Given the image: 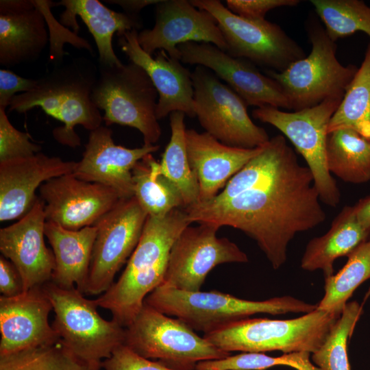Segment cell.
Instances as JSON below:
<instances>
[{
  "label": "cell",
  "mask_w": 370,
  "mask_h": 370,
  "mask_svg": "<svg viewBox=\"0 0 370 370\" xmlns=\"http://www.w3.org/2000/svg\"><path fill=\"white\" fill-rule=\"evenodd\" d=\"M310 170L299 163L280 134L270 138L215 197L184 210L191 223L242 231L278 269L286 261L294 236L325 220Z\"/></svg>",
  "instance_id": "obj_1"
},
{
  "label": "cell",
  "mask_w": 370,
  "mask_h": 370,
  "mask_svg": "<svg viewBox=\"0 0 370 370\" xmlns=\"http://www.w3.org/2000/svg\"><path fill=\"white\" fill-rule=\"evenodd\" d=\"M191 223L184 208L164 216H148L137 246L119 280L95 299L124 328L134 319L147 296L163 283L170 251L180 233Z\"/></svg>",
  "instance_id": "obj_2"
},
{
  "label": "cell",
  "mask_w": 370,
  "mask_h": 370,
  "mask_svg": "<svg viewBox=\"0 0 370 370\" xmlns=\"http://www.w3.org/2000/svg\"><path fill=\"white\" fill-rule=\"evenodd\" d=\"M98 73L95 64L86 57L73 58L66 63L54 65L52 70L37 79L32 90L16 95L8 111L24 113L39 106L63 123L52 131L57 142L72 148L80 146L81 139L75 127L80 125L92 131L103 121L100 110L91 99Z\"/></svg>",
  "instance_id": "obj_3"
},
{
  "label": "cell",
  "mask_w": 370,
  "mask_h": 370,
  "mask_svg": "<svg viewBox=\"0 0 370 370\" xmlns=\"http://www.w3.org/2000/svg\"><path fill=\"white\" fill-rule=\"evenodd\" d=\"M145 303L204 334L256 314H307L317 307L289 295L254 301L216 290L185 291L163 285L149 293Z\"/></svg>",
  "instance_id": "obj_4"
},
{
  "label": "cell",
  "mask_w": 370,
  "mask_h": 370,
  "mask_svg": "<svg viewBox=\"0 0 370 370\" xmlns=\"http://www.w3.org/2000/svg\"><path fill=\"white\" fill-rule=\"evenodd\" d=\"M341 314L315 309L292 319L245 318L227 324L204 337L227 352L280 351L284 354L316 352Z\"/></svg>",
  "instance_id": "obj_5"
},
{
  "label": "cell",
  "mask_w": 370,
  "mask_h": 370,
  "mask_svg": "<svg viewBox=\"0 0 370 370\" xmlns=\"http://www.w3.org/2000/svg\"><path fill=\"white\" fill-rule=\"evenodd\" d=\"M55 313L51 325L61 343L91 370L124 345L125 328L103 319L94 300L76 288L64 289L51 282L42 286Z\"/></svg>",
  "instance_id": "obj_6"
},
{
  "label": "cell",
  "mask_w": 370,
  "mask_h": 370,
  "mask_svg": "<svg viewBox=\"0 0 370 370\" xmlns=\"http://www.w3.org/2000/svg\"><path fill=\"white\" fill-rule=\"evenodd\" d=\"M91 99L104 111L103 121L138 130L144 145H155L161 136L156 116L158 93L145 71L132 62L121 65L99 64Z\"/></svg>",
  "instance_id": "obj_7"
},
{
  "label": "cell",
  "mask_w": 370,
  "mask_h": 370,
  "mask_svg": "<svg viewBox=\"0 0 370 370\" xmlns=\"http://www.w3.org/2000/svg\"><path fill=\"white\" fill-rule=\"evenodd\" d=\"M312 49L308 56L282 72L265 73L281 87L294 111L315 106L328 99H343L358 68L343 65L336 58V45L319 23L308 29Z\"/></svg>",
  "instance_id": "obj_8"
},
{
  "label": "cell",
  "mask_w": 370,
  "mask_h": 370,
  "mask_svg": "<svg viewBox=\"0 0 370 370\" xmlns=\"http://www.w3.org/2000/svg\"><path fill=\"white\" fill-rule=\"evenodd\" d=\"M124 345L147 359L174 370H195L197 363L231 355L196 334L178 318L144 303L125 328Z\"/></svg>",
  "instance_id": "obj_9"
},
{
  "label": "cell",
  "mask_w": 370,
  "mask_h": 370,
  "mask_svg": "<svg viewBox=\"0 0 370 370\" xmlns=\"http://www.w3.org/2000/svg\"><path fill=\"white\" fill-rule=\"evenodd\" d=\"M341 100L328 99L292 112L270 106L257 108L252 112L255 119L274 126L292 143L313 175L320 200L331 207L340 203L341 193L327 166L328 129Z\"/></svg>",
  "instance_id": "obj_10"
},
{
  "label": "cell",
  "mask_w": 370,
  "mask_h": 370,
  "mask_svg": "<svg viewBox=\"0 0 370 370\" xmlns=\"http://www.w3.org/2000/svg\"><path fill=\"white\" fill-rule=\"evenodd\" d=\"M190 1L215 18L226 43L225 52L232 57L282 72L306 56L302 47L278 24L241 17L219 0Z\"/></svg>",
  "instance_id": "obj_11"
},
{
  "label": "cell",
  "mask_w": 370,
  "mask_h": 370,
  "mask_svg": "<svg viewBox=\"0 0 370 370\" xmlns=\"http://www.w3.org/2000/svg\"><path fill=\"white\" fill-rule=\"evenodd\" d=\"M195 116L206 132L231 147L253 149L269 140L256 125L245 101L208 69L197 66L191 73Z\"/></svg>",
  "instance_id": "obj_12"
},
{
  "label": "cell",
  "mask_w": 370,
  "mask_h": 370,
  "mask_svg": "<svg viewBox=\"0 0 370 370\" xmlns=\"http://www.w3.org/2000/svg\"><path fill=\"white\" fill-rule=\"evenodd\" d=\"M148 215L135 197L121 199L94 225L97 229L84 294L106 292L127 262L141 236Z\"/></svg>",
  "instance_id": "obj_13"
},
{
  "label": "cell",
  "mask_w": 370,
  "mask_h": 370,
  "mask_svg": "<svg viewBox=\"0 0 370 370\" xmlns=\"http://www.w3.org/2000/svg\"><path fill=\"white\" fill-rule=\"evenodd\" d=\"M219 227L208 223L188 225L173 245L162 285L185 291H199L209 272L219 264L245 263L247 254Z\"/></svg>",
  "instance_id": "obj_14"
},
{
  "label": "cell",
  "mask_w": 370,
  "mask_h": 370,
  "mask_svg": "<svg viewBox=\"0 0 370 370\" xmlns=\"http://www.w3.org/2000/svg\"><path fill=\"white\" fill-rule=\"evenodd\" d=\"M137 38L147 53L163 50L178 60V45L189 42L210 43L226 51L225 39L215 18L187 0H160L156 4L153 27L139 32Z\"/></svg>",
  "instance_id": "obj_15"
},
{
  "label": "cell",
  "mask_w": 370,
  "mask_h": 370,
  "mask_svg": "<svg viewBox=\"0 0 370 370\" xmlns=\"http://www.w3.org/2000/svg\"><path fill=\"white\" fill-rule=\"evenodd\" d=\"M182 62L204 66L223 81L247 103L289 109L280 85L256 65L234 58L210 43L189 42L177 47Z\"/></svg>",
  "instance_id": "obj_16"
},
{
  "label": "cell",
  "mask_w": 370,
  "mask_h": 370,
  "mask_svg": "<svg viewBox=\"0 0 370 370\" xmlns=\"http://www.w3.org/2000/svg\"><path fill=\"white\" fill-rule=\"evenodd\" d=\"M39 193L46 221L71 230L93 226L123 199L112 188L82 180L73 173L44 182Z\"/></svg>",
  "instance_id": "obj_17"
},
{
  "label": "cell",
  "mask_w": 370,
  "mask_h": 370,
  "mask_svg": "<svg viewBox=\"0 0 370 370\" xmlns=\"http://www.w3.org/2000/svg\"><path fill=\"white\" fill-rule=\"evenodd\" d=\"M45 204L37 197L33 206L16 223L0 230V251L19 272L24 291L40 287L51 280L55 269L53 251L45 245Z\"/></svg>",
  "instance_id": "obj_18"
},
{
  "label": "cell",
  "mask_w": 370,
  "mask_h": 370,
  "mask_svg": "<svg viewBox=\"0 0 370 370\" xmlns=\"http://www.w3.org/2000/svg\"><path fill=\"white\" fill-rule=\"evenodd\" d=\"M158 145L130 149L116 145L112 131L100 126L90 131L82 159L73 174L77 178L114 190L123 199L134 197L132 170L145 156L157 151Z\"/></svg>",
  "instance_id": "obj_19"
},
{
  "label": "cell",
  "mask_w": 370,
  "mask_h": 370,
  "mask_svg": "<svg viewBox=\"0 0 370 370\" xmlns=\"http://www.w3.org/2000/svg\"><path fill=\"white\" fill-rule=\"evenodd\" d=\"M138 30L133 29L117 35V43L130 62L145 71L156 88L157 119H164L175 111L195 117L191 73L180 60L171 58L163 50L158 51L155 57L145 52L138 43Z\"/></svg>",
  "instance_id": "obj_20"
},
{
  "label": "cell",
  "mask_w": 370,
  "mask_h": 370,
  "mask_svg": "<svg viewBox=\"0 0 370 370\" xmlns=\"http://www.w3.org/2000/svg\"><path fill=\"white\" fill-rule=\"evenodd\" d=\"M52 304L43 287L0 296V356L53 343L59 340L49 314Z\"/></svg>",
  "instance_id": "obj_21"
},
{
  "label": "cell",
  "mask_w": 370,
  "mask_h": 370,
  "mask_svg": "<svg viewBox=\"0 0 370 370\" xmlns=\"http://www.w3.org/2000/svg\"><path fill=\"white\" fill-rule=\"evenodd\" d=\"M77 163L41 152L0 162V221L23 217L37 199L36 189L49 180L73 173Z\"/></svg>",
  "instance_id": "obj_22"
},
{
  "label": "cell",
  "mask_w": 370,
  "mask_h": 370,
  "mask_svg": "<svg viewBox=\"0 0 370 370\" xmlns=\"http://www.w3.org/2000/svg\"><path fill=\"white\" fill-rule=\"evenodd\" d=\"M49 42L46 18L36 0L0 1V64L32 63Z\"/></svg>",
  "instance_id": "obj_23"
},
{
  "label": "cell",
  "mask_w": 370,
  "mask_h": 370,
  "mask_svg": "<svg viewBox=\"0 0 370 370\" xmlns=\"http://www.w3.org/2000/svg\"><path fill=\"white\" fill-rule=\"evenodd\" d=\"M186 139L189 163L199 184V201L215 197L263 147L228 146L207 132L199 133L193 129L186 130Z\"/></svg>",
  "instance_id": "obj_24"
},
{
  "label": "cell",
  "mask_w": 370,
  "mask_h": 370,
  "mask_svg": "<svg viewBox=\"0 0 370 370\" xmlns=\"http://www.w3.org/2000/svg\"><path fill=\"white\" fill-rule=\"evenodd\" d=\"M63 5L65 10L60 15L62 25L71 27L76 34L79 26V16L92 35L99 53V64L107 66L123 63L112 47V38L133 29H140L143 25L138 15L118 12L106 7L98 0H62L56 6Z\"/></svg>",
  "instance_id": "obj_25"
},
{
  "label": "cell",
  "mask_w": 370,
  "mask_h": 370,
  "mask_svg": "<svg viewBox=\"0 0 370 370\" xmlns=\"http://www.w3.org/2000/svg\"><path fill=\"white\" fill-rule=\"evenodd\" d=\"M96 234L94 225L71 230L46 221L45 235L55 258L51 282L64 289L76 288L84 294Z\"/></svg>",
  "instance_id": "obj_26"
},
{
  "label": "cell",
  "mask_w": 370,
  "mask_h": 370,
  "mask_svg": "<svg viewBox=\"0 0 370 370\" xmlns=\"http://www.w3.org/2000/svg\"><path fill=\"white\" fill-rule=\"evenodd\" d=\"M369 236L370 229L359 223L354 206H346L324 235L311 239L307 244L301 267L308 271L321 270L325 278L329 277L334 274L336 259L347 256Z\"/></svg>",
  "instance_id": "obj_27"
},
{
  "label": "cell",
  "mask_w": 370,
  "mask_h": 370,
  "mask_svg": "<svg viewBox=\"0 0 370 370\" xmlns=\"http://www.w3.org/2000/svg\"><path fill=\"white\" fill-rule=\"evenodd\" d=\"M326 162L330 173L344 182L362 184L370 180V139L351 129L328 134Z\"/></svg>",
  "instance_id": "obj_28"
},
{
  "label": "cell",
  "mask_w": 370,
  "mask_h": 370,
  "mask_svg": "<svg viewBox=\"0 0 370 370\" xmlns=\"http://www.w3.org/2000/svg\"><path fill=\"white\" fill-rule=\"evenodd\" d=\"M134 196L148 216L161 217L184 208L177 187L160 171L151 153L139 160L132 170Z\"/></svg>",
  "instance_id": "obj_29"
},
{
  "label": "cell",
  "mask_w": 370,
  "mask_h": 370,
  "mask_svg": "<svg viewBox=\"0 0 370 370\" xmlns=\"http://www.w3.org/2000/svg\"><path fill=\"white\" fill-rule=\"evenodd\" d=\"M169 115L171 136L160 162V171L179 190L185 208L199 201V184L188 158L185 114L175 111Z\"/></svg>",
  "instance_id": "obj_30"
},
{
  "label": "cell",
  "mask_w": 370,
  "mask_h": 370,
  "mask_svg": "<svg viewBox=\"0 0 370 370\" xmlns=\"http://www.w3.org/2000/svg\"><path fill=\"white\" fill-rule=\"evenodd\" d=\"M351 129L370 139V42L364 60L332 115L328 134Z\"/></svg>",
  "instance_id": "obj_31"
},
{
  "label": "cell",
  "mask_w": 370,
  "mask_h": 370,
  "mask_svg": "<svg viewBox=\"0 0 370 370\" xmlns=\"http://www.w3.org/2000/svg\"><path fill=\"white\" fill-rule=\"evenodd\" d=\"M347 258L342 269L325 278L324 296L317 309L341 314L356 288L370 279V239L358 245Z\"/></svg>",
  "instance_id": "obj_32"
},
{
  "label": "cell",
  "mask_w": 370,
  "mask_h": 370,
  "mask_svg": "<svg viewBox=\"0 0 370 370\" xmlns=\"http://www.w3.org/2000/svg\"><path fill=\"white\" fill-rule=\"evenodd\" d=\"M330 38L336 42L357 32L370 38V6L360 0H311Z\"/></svg>",
  "instance_id": "obj_33"
},
{
  "label": "cell",
  "mask_w": 370,
  "mask_h": 370,
  "mask_svg": "<svg viewBox=\"0 0 370 370\" xmlns=\"http://www.w3.org/2000/svg\"><path fill=\"white\" fill-rule=\"evenodd\" d=\"M0 370H91L60 340L0 356Z\"/></svg>",
  "instance_id": "obj_34"
},
{
  "label": "cell",
  "mask_w": 370,
  "mask_h": 370,
  "mask_svg": "<svg viewBox=\"0 0 370 370\" xmlns=\"http://www.w3.org/2000/svg\"><path fill=\"white\" fill-rule=\"evenodd\" d=\"M362 312L357 301L347 302L321 346L312 354V360L321 370H351L347 341Z\"/></svg>",
  "instance_id": "obj_35"
},
{
  "label": "cell",
  "mask_w": 370,
  "mask_h": 370,
  "mask_svg": "<svg viewBox=\"0 0 370 370\" xmlns=\"http://www.w3.org/2000/svg\"><path fill=\"white\" fill-rule=\"evenodd\" d=\"M310 356V353L306 352L284 354L278 357L259 352H243L199 362L195 370H265L280 365L297 370H321L311 362Z\"/></svg>",
  "instance_id": "obj_36"
},
{
  "label": "cell",
  "mask_w": 370,
  "mask_h": 370,
  "mask_svg": "<svg viewBox=\"0 0 370 370\" xmlns=\"http://www.w3.org/2000/svg\"><path fill=\"white\" fill-rule=\"evenodd\" d=\"M42 147L30 140L28 134L10 123L5 110L0 108V162L33 156Z\"/></svg>",
  "instance_id": "obj_37"
},
{
  "label": "cell",
  "mask_w": 370,
  "mask_h": 370,
  "mask_svg": "<svg viewBox=\"0 0 370 370\" xmlns=\"http://www.w3.org/2000/svg\"><path fill=\"white\" fill-rule=\"evenodd\" d=\"M104 370H174L158 361L140 356L125 345L118 347L101 363Z\"/></svg>",
  "instance_id": "obj_38"
},
{
  "label": "cell",
  "mask_w": 370,
  "mask_h": 370,
  "mask_svg": "<svg viewBox=\"0 0 370 370\" xmlns=\"http://www.w3.org/2000/svg\"><path fill=\"white\" fill-rule=\"evenodd\" d=\"M299 0H227V8L234 14L251 20L265 19L266 14L280 7H293Z\"/></svg>",
  "instance_id": "obj_39"
},
{
  "label": "cell",
  "mask_w": 370,
  "mask_h": 370,
  "mask_svg": "<svg viewBox=\"0 0 370 370\" xmlns=\"http://www.w3.org/2000/svg\"><path fill=\"white\" fill-rule=\"evenodd\" d=\"M37 84V79L22 77L15 73L1 69L0 70V108L9 107L16 92H27Z\"/></svg>",
  "instance_id": "obj_40"
},
{
  "label": "cell",
  "mask_w": 370,
  "mask_h": 370,
  "mask_svg": "<svg viewBox=\"0 0 370 370\" xmlns=\"http://www.w3.org/2000/svg\"><path fill=\"white\" fill-rule=\"evenodd\" d=\"M22 278L14 265L0 256V292L2 296L12 297L24 292Z\"/></svg>",
  "instance_id": "obj_41"
},
{
  "label": "cell",
  "mask_w": 370,
  "mask_h": 370,
  "mask_svg": "<svg viewBox=\"0 0 370 370\" xmlns=\"http://www.w3.org/2000/svg\"><path fill=\"white\" fill-rule=\"evenodd\" d=\"M106 1L120 5L127 14L138 15L145 7L152 4L156 5L160 0H108Z\"/></svg>",
  "instance_id": "obj_42"
},
{
  "label": "cell",
  "mask_w": 370,
  "mask_h": 370,
  "mask_svg": "<svg viewBox=\"0 0 370 370\" xmlns=\"http://www.w3.org/2000/svg\"><path fill=\"white\" fill-rule=\"evenodd\" d=\"M354 207L359 223L370 229V195L360 199Z\"/></svg>",
  "instance_id": "obj_43"
},
{
  "label": "cell",
  "mask_w": 370,
  "mask_h": 370,
  "mask_svg": "<svg viewBox=\"0 0 370 370\" xmlns=\"http://www.w3.org/2000/svg\"><path fill=\"white\" fill-rule=\"evenodd\" d=\"M369 296H370V287L369 288L368 291H367V293L365 294V298H364V301H365L366 299H367Z\"/></svg>",
  "instance_id": "obj_44"
}]
</instances>
